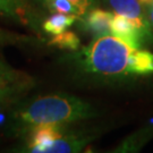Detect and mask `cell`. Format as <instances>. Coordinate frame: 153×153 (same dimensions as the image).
<instances>
[{
    "mask_svg": "<svg viewBox=\"0 0 153 153\" xmlns=\"http://www.w3.org/2000/svg\"><path fill=\"white\" fill-rule=\"evenodd\" d=\"M2 77H10V76H9L8 73H6L4 67H0V78H2Z\"/></svg>",
    "mask_w": 153,
    "mask_h": 153,
    "instance_id": "obj_15",
    "label": "cell"
},
{
    "mask_svg": "<svg viewBox=\"0 0 153 153\" xmlns=\"http://www.w3.org/2000/svg\"><path fill=\"white\" fill-rule=\"evenodd\" d=\"M97 116L91 104L69 94L38 97L19 105L13 114L11 124L17 134H27L34 127L47 124H74Z\"/></svg>",
    "mask_w": 153,
    "mask_h": 153,
    "instance_id": "obj_2",
    "label": "cell"
},
{
    "mask_svg": "<svg viewBox=\"0 0 153 153\" xmlns=\"http://www.w3.org/2000/svg\"><path fill=\"white\" fill-rule=\"evenodd\" d=\"M114 15L115 14L111 11L94 7L78 21L82 22L84 31L90 33L93 39H98L105 35H111V22Z\"/></svg>",
    "mask_w": 153,
    "mask_h": 153,
    "instance_id": "obj_6",
    "label": "cell"
},
{
    "mask_svg": "<svg viewBox=\"0 0 153 153\" xmlns=\"http://www.w3.org/2000/svg\"><path fill=\"white\" fill-rule=\"evenodd\" d=\"M79 18L75 15H67V14H60V13H52V15L49 16L43 22V30L48 34L57 35L60 34L67 28L71 26L74 23L78 21Z\"/></svg>",
    "mask_w": 153,
    "mask_h": 153,
    "instance_id": "obj_7",
    "label": "cell"
},
{
    "mask_svg": "<svg viewBox=\"0 0 153 153\" xmlns=\"http://www.w3.org/2000/svg\"><path fill=\"white\" fill-rule=\"evenodd\" d=\"M11 40H16V38L10 36L9 34H6L5 32L0 31V42H10Z\"/></svg>",
    "mask_w": 153,
    "mask_h": 153,
    "instance_id": "obj_14",
    "label": "cell"
},
{
    "mask_svg": "<svg viewBox=\"0 0 153 153\" xmlns=\"http://www.w3.org/2000/svg\"><path fill=\"white\" fill-rule=\"evenodd\" d=\"M111 35L120 39L134 48H142L148 39L134 22L120 14H115L111 22Z\"/></svg>",
    "mask_w": 153,
    "mask_h": 153,
    "instance_id": "obj_4",
    "label": "cell"
},
{
    "mask_svg": "<svg viewBox=\"0 0 153 153\" xmlns=\"http://www.w3.org/2000/svg\"><path fill=\"white\" fill-rule=\"evenodd\" d=\"M115 14H120L134 22L148 39L152 40V28L150 26L146 8L140 0H107Z\"/></svg>",
    "mask_w": 153,
    "mask_h": 153,
    "instance_id": "obj_3",
    "label": "cell"
},
{
    "mask_svg": "<svg viewBox=\"0 0 153 153\" xmlns=\"http://www.w3.org/2000/svg\"><path fill=\"white\" fill-rule=\"evenodd\" d=\"M146 13H148V18H149V23H150V26H151V28H152V31H153V1L146 7Z\"/></svg>",
    "mask_w": 153,
    "mask_h": 153,
    "instance_id": "obj_13",
    "label": "cell"
},
{
    "mask_svg": "<svg viewBox=\"0 0 153 153\" xmlns=\"http://www.w3.org/2000/svg\"><path fill=\"white\" fill-rule=\"evenodd\" d=\"M67 125L55 142L47 149L45 153H71L81 152L83 149L93 140V136L86 133L73 131Z\"/></svg>",
    "mask_w": 153,
    "mask_h": 153,
    "instance_id": "obj_5",
    "label": "cell"
},
{
    "mask_svg": "<svg viewBox=\"0 0 153 153\" xmlns=\"http://www.w3.org/2000/svg\"><path fill=\"white\" fill-rule=\"evenodd\" d=\"M50 44H53L60 49H68L76 51L81 45V41L75 33L66 30L60 34L53 35V38L50 41Z\"/></svg>",
    "mask_w": 153,
    "mask_h": 153,
    "instance_id": "obj_9",
    "label": "cell"
},
{
    "mask_svg": "<svg viewBox=\"0 0 153 153\" xmlns=\"http://www.w3.org/2000/svg\"><path fill=\"white\" fill-rule=\"evenodd\" d=\"M10 79L11 77H2V78H0V103L7 98V95L10 92V88H9Z\"/></svg>",
    "mask_w": 153,
    "mask_h": 153,
    "instance_id": "obj_11",
    "label": "cell"
},
{
    "mask_svg": "<svg viewBox=\"0 0 153 153\" xmlns=\"http://www.w3.org/2000/svg\"><path fill=\"white\" fill-rule=\"evenodd\" d=\"M38 1H40V2L43 5L44 2H47V1H49V0H38ZM71 1L76 2V4H78L79 6H82L86 11L91 10L92 8H94V7L97 6V0H71Z\"/></svg>",
    "mask_w": 153,
    "mask_h": 153,
    "instance_id": "obj_12",
    "label": "cell"
},
{
    "mask_svg": "<svg viewBox=\"0 0 153 153\" xmlns=\"http://www.w3.org/2000/svg\"><path fill=\"white\" fill-rule=\"evenodd\" d=\"M43 6L51 13L75 15L78 18H82L88 13L82 6H79L71 0H49V1L44 2Z\"/></svg>",
    "mask_w": 153,
    "mask_h": 153,
    "instance_id": "obj_8",
    "label": "cell"
},
{
    "mask_svg": "<svg viewBox=\"0 0 153 153\" xmlns=\"http://www.w3.org/2000/svg\"><path fill=\"white\" fill-rule=\"evenodd\" d=\"M0 14L13 18H22L26 14L24 0H0Z\"/></svg>",
    "mask_w": 153,
    "mask_h": 153,
    "instance_id": "obj_10",
    "label": "cell"
},
{
    "mask_svg": "<svg viewBox=\"0 0 153 153\" xmlns=\"http://www.w3.org/2000/svg\"><path fill=\"white\" fill-rule=\"evenodd\" d=\"M140 1H141V4H142V5L144 6L145 8H146V7H148V6L150 5L151 2H152L153 0H140Z\"/></svg>",
    "mask_w": 153,
    "mask_h": 153,
    "instance_id": "obj_16",
    "label": "cell"
},
{
    "mask_svg": "<svg viewBox=\"0 0 153 153\" xmlns=\"http://www.w3.org/2000/svg\"><path fill=\"white\" fill-rule=\"evenodd\" d=\"M74 67L91 76L128 78L153 74V53L134 48L114 35L94 39L67 57Z\"/></svg>",
    "mask_w": 153,
    "mask_h": 153,
    "instance_id": "obj_1",
    "label": "cell"
}]
</instances>
